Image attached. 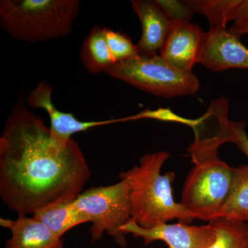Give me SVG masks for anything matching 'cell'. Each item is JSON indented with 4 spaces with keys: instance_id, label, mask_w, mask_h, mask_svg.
I'll use <instances>...</instances> for the list:
<instances>
[{
    "instance_id": "1",
    "label": "cell",
    "mask_w": 248,
    "mask_h": 248,
    "mask_svg": "<svg viewBox=\"0 0 248 248\" xmlns=\"http://www.w3.org/2000/svg\"><path fill=\"white\" fill-rule=\"evenodd\" d=\"M91 176L74 140L53 141L50 128L19 98L0 138V197L19 215H33L54 204L72 202Z\"/></svg>"
},
{
    "instance_id": "6",
    "label": "cell",
    "mask_w": 248,
    "mask_h": 248,
    "mask_svg": "<svg viewBox=\"0 0 248 248\" xmlns=\"http://www.w3.org/2000/svg\"><path fill=\"white\" fill-rule=\"evenodd\" d=\"M75 206L89 218L93 242L107 232L121 246L126 245L122 227L131 218L130 187L128 182L92 187L73 200Z\"/></svg>"
},
{
    "instance_id": "9",
    "label": "cell",
    "mask_w": 248,
    "mask_h": 248,
    "mask_svg": "<svg viewBox=\"0 0 248 248\" xmlns=\"http://www.w3.org/2000/svg\"><path fill=\"white\" fill-rule=\"evenodd\" d=\"M53 89L46 82L41 81L29 93L27 104L32 108H40L48 114L50 121V133L52 140L60 146H66L72 140V135L89 129L122 122L121 119L103 121L78 120L73 113L62 112L52 102Z\"/></svg>"
},
{
    "instance_id": "16",
    "label": "cell",
    "mask_w": 248,
    "mask_h": 248,
    "mask_svg": "<svg viewBox=\"0 0 248 248\" xmlns=\"http://www.w3.org/2000/svg\"><path fill=\"white\" fill-rule=\"evenodd\" d=\"M80 60L86 69L92 74L105 73L114 64L104 28L94 27L91 29L81 47Z\"/></svg>"
},
{
    "instance_id": "11",
    "label": "cell",
    "mask_w": 248,
    "mask_h": 248,
    "mask_svg": "<svg viewBox=\"0 0 248 248\" xmlns=\"http://www.w3.org/2000/svg\"><path fill=\"white\" fill-rule=\"evenodd\" d=\"M240 38L226 29H210L201 64L215 72L248 70V48Z\"/></svg>"
},
{
    "instance_id": "15",
    "label": "cell",
    "mask_w": 248,
    "mask_h": 248,
    "mask_svg": "<svg viewBox=\"0 0 248 248\" xmlns=\"http://www.w3.org/2000/svg\"><path fill=\"white\" fill-rule=\"evenodd\" d=\"M217 218L248 223V165L235 168L231 192Z\"/></svg>"
},
{
    "instance_id": "18",
    "label": "cell",
    "mask_w": 248,
    "mask_h": 248,
    "mask_svg": "<svg viewBox=\"0 0 248 248\" xmlns=\"http://www.w3.org/2000/svg\"><path fill=\"white\" fill-rule=\"evenodd\" d=\"M217 239L209 248H248V223L217 218L210 221Z\"/></svg>"
},
{
    "instance_id": "13",
    "label": "cell",
    "mask_w": 248,
    "mask_h": 248,
    "mask_svg": "<svg viewBox=\"0 0 248 248\" xmlns=\"http://www.w3.org/2000/svg\"><path fill=\"white\" fill-rule=\"evenodd\" d=\"M0 225L11 232L6 248H63V241L33 217L19 215L16 219L1 218Z\"/></svg>"
},
{
    "instance_id": "14",
    "label": "cell",
    "mask_w": 248,
    "mask_h": 248,
    "mask_svg": "<svg viewBox=\"0 0 248 248\" xmlns=\"http://www.w3.org/2000/svg\"><path fill=\"white\" fill-rule=\"evenodd\" d=\"M32 217L60 238L74 227L90 222L75 206L73 201L49 205L35 212Z\"/></svg>"
},
{
    "instance_id": "19",
    "label": "cell",
    "mask_w": 248,
    "mask_h": 248,
    "mask_svg": "<svg viewBox=\"0 0 248 248\" xmlns=\"http://www.w3.org/2000/svg\"><path fill=\"white\" fill-rule=\"evenodd\" d=\"M104 32L114 64L140 56L137 45H134L128 35L107 28H104Z\"/></svg>"
},
{
    "instance_id": "21",
    "label": "cell",
    "mask_w": 248,
    "mask_h": 248,
    "mask_svg": "<svg viewBox=\"0 0 248 248\" xmlns=\"http://www.w3.org/2000/svg\"><path fill=\"white\" fill-rule=\"evenodd\" d=\"M228 31L239 37L248 34V0H240L232 25Z\"/></svg>"
},
{
    "instance_id": "17",
    "label": "cell",
    "mask_w": 248,
    "mask_h": 248,
    "mask_svg": "<svg viewBox=\"0 0 248 248\" xmlns=\"http://www.w3.org/2000/svg\"><path fill=\"white\" fill-rule=\"evenodd\" d=\"M194 13L208 19L210 29H226L234 20L240 0H190L187 1Z\"/></svg>"
},
{
    "instance_id": "5",
    "label": "cell",
    "mask_w": 248,
    "mask_h": 248,
    "mask_svg": "<svg viewBox=\"0 0 248 248\" xmlns=\"http://www.w3.org/2000/svg\"><path fill=\"white\" fill-rule=\"evenodd\" d=\"M234 174L235 168L218 156L195 164L184 184L181 204L195 219L215 220L229 195Z\"/></svg>"
},
{
    "instance_id": "20",
    "label": "cell",
    "mask_w": 248,
    "mask_h": 248,
    "mask_svg": "<svg viewBox=\"0 0 248 248\" xmlns=\"http://www.w3.org/2000/svg\"><path fill=\"white\" fill-rule=\"evenodd\" d=\"M155 2L171 22L189 21L194 12L187 1L179 0H155Z\"/></svg>"
},
{
    "instance_id": "10",
    "label": "cell",
    "mask_w": 248,
    "mask_h": 248,
    "mask_svg": "<svg viewBox=\"0 0 248 248\" xmlns=\"http://www.w3.org/2000/svg\"><path fill=\"white\" fill-rule=\"evenodd\" d=\"M229 102L221 97L213 101L208 110L197 120L195 126V141L188 148L194 164L218 156V149L225 143V136L229 128Z\"/></svg>"
},
{
    "instance_id": "4",
    "label": "cell",
    "mask_w": 248,
    "mask_h": 248,
    "mask_svg": "<svg viewBox=\"0 0 248 248\" xmlns=\"http://www.w3.org/2000/svg\"><path fill=\"white\" fill-rule=\"evenodd\" d=\"M105 73L157 97L193 95L200 89V80L192 72L178 69L159 55L115 63Z\"/></svg>"
},
{
    "instance_id": "2",
    "label": "cell",
    "mask_w": 248,
    "mask_h": 248,
    "mask_svg": "<svg viewBox=\"0 0 248 248\" xmlns=\"http://www.w3.org/2000/svg\"><path fill=\"white\" fill-rule=\"evenodd\" d=\"M169 156L166 151L148 153L140 158L139 164L120 174L130 187L131 218L142 228H152L173 219L190 224L195 220L174 200V173L161 174Z\"/></svg>"
},
{
    "instance_id": "8",
    "label": "cell",
    "mask_w": 248,
    "mask_h": 248,
    "mask_svg": "<svg viewBox=\"0 0 248 248\" xmlns=\"http://www.w3.org/2000/svg\"><path fill=\"white\" fill-rule=\"evenodd\" d=\"M172 22V27L159 55L181 71L192 72L205 53L207 32L189 21Z\"/></svg>"
},
{
    "instance_id": "22",
    "label": "cell",
    "mask_w": 248,
    "mask_h": 248,
    "mask_svg": "<svg viewBox=\"0 0 248 248\" xmlns=\"http://www.w3.org/2000/svg\"><path fill=\"white\" fill-rule=\"evenodd\" d=\"M232 128L233 138L232 143L236 144L248 159V135L246 130V124L241 122H232Z\"/></svg>"
},
{
    "instance_id": "7",
    "label": "cell",
    "mask_w": 248,
    "mask_h": 248,
    "mask_svg": "<svg viewBox=\"0 0 248 248\" xmlns=\"http://www.w3.org/2000/svg\"><path fill=\"white\" fill-rule=\"evenodd\" d=\"M122 232L142 238L145 245L162 241L169 248H209L217 239L216 231L210 222L205 226H192L179 221L174 224L164 223L145 228L130 218L122 227Z\"/></svg>"
},
{
    "instance_id": "3",
    "label": "cell",
    "mask_w": 248,
    "mask_h": 248,
    "mask_svg": "<svg viewBox=\"0 0 248 248\" xmlns=\"http://www.w3.org/2000/svg\"><path fill=\"white\" fill-rule=\"evenodd\" d=\"M80 13L78 0H1V26L16 40L37 43L66 37Z\"/></svg>"
},
{
    "instance_id": "12",
    "label": "cell",
    "mask_w": 248,
    "mask_h": 248,
    "mask_svg": "<svg viewBox=\"0 0 248 248\" xmlns=\"http://www.w3.org/2000/svg\"><path fill=\"white\" fill-rule=\"evenodd\" d=\"M131 2L134 12L141 24V37L137 45L140 56L159 55L170 31L172 22L155 1L133 0Z\"/></svg>"
}]
</instances>
